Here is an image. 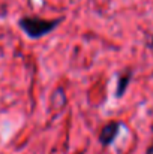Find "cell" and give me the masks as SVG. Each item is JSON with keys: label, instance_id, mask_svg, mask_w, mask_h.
Masks as SVG:
<instances>
[{"label": "cell", "instance_id": "obj_1", "mask_svg": "<svg viewBox=\"0 0 153 154\" xmlns=\"http://www.w3.org/2000/svg\"><path fill=\"white\" fill-rule=\"evenodd\" d=\"M62 21H63V18L45 20V18H39V17H23V18H20L18 26L30 39H41V38L50 35L53 30H56Z\"/></svg>", "mask_w": 153, "mask_h": 154}, {"label": "cell", "instance_id": "obj_2", "mask_svg": "<svg viewBox=\"0 0 153 154\" xmlns=\"http://www.w3.org/2000/svg\"><path fill=\"white\" fill-rule=\"evenodd\" d=\"M120 132V123L119 121H110L102 127L101 133H99V142L102 147H108L114 142V139L117 138Z\"/></svg>", "mask_w": 153, "mask_h": 154}, {"label": "cell", "instance_id": "obj_3", "mask_svg": "<svg viewBox=\"0 0 153 154\" xmlns=\"http://www.w3.org/2000/svg\"><path fill=\"white\" fill-rule=\"evenodd\" d=\"M131 78H132V72L131 70H126L123 73L119 75V81H117V88H116V96L117 97H122L126 90H128V85L131 84Z\"/></svg>", "mask_w": 153, "mask_h": 154}, {"label": "cell", "instance_id": "obj_4", "mask_svg": "<svg viewBox=\"0 0 153 154\" xmlns=\"http://www.w3.org/2000/svg\"><path fill=\"white\" fill-rule=\"evenodd\" d=\"M146 154H153V144L149 147V148H147V153H146Z\"/></svg>", "mask_w": 153, "mask_h": 154}, {"label": "cell", "instance_id": "obj_5", "mask_svg": "<svg viewBox=\"0 0 153 154\" xmlns=\"http://www.w3.org/2000/svg\"><path fill=\"white\" fill-rule=\"evenodd\" d=\"M149 48H150V50L153 51V36L150 38V42H149Z\"/></svg>", "mask_w": 153, "mask_h": 154}]
</instances>
